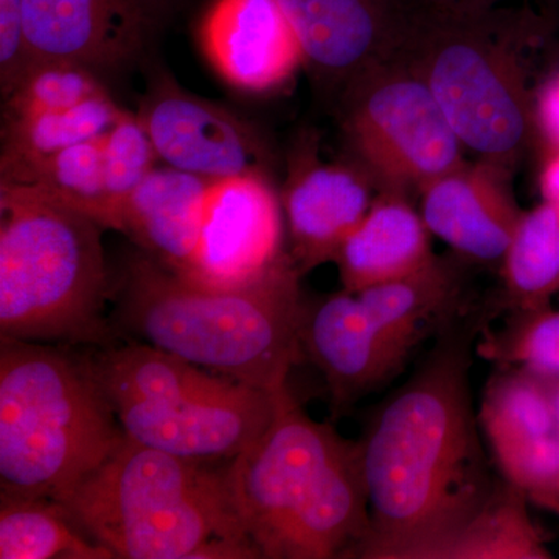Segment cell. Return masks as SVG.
Returning <instances> with one entry per match:
<instances>
[{"mask_svg":"<svg viewBox=\"0 0 559 559\" xmlns=\"http://www.w3.org/2000/svg\"><path fill=\"white\" fill-rule=\"evenodd\" d=\"M471 341L463 325L441 331L429 358L364 430L371 527L348 558L381 559L390 547L473 513L498 487L474 412Z\"/></svg>","mask_w":559,"mask_h":559,"instance_id":"cell-1","label":"cell"},{"mask_svg":"<svg viewBox=\"0 0 559 559\" xmlns=\"http://www.w3.org/2000/svg\"><path fill=\"white\" fill-rule=\"evenodd\" d=\"M289 252L266 275L237 289L197 285L142 250L114 282L109 319L124 341L193 362L213 373L277 393L300 362L305 299Z\"/></svg>","mask_w":559,"mask_h":559,"instance_id":"cell-2","label":"cell"},{"mask_svg":"<svg viewBox=\"0 0 559 559\" xmlns=\"http://www.w3.org/2000/svg\"><path fill=\"white\" fill-rule=\"evenodd\" d=\"M235 503L264 559L348 558L371 527L359 441L316 421L288 390L259 439L230 460Z\"/></svg>","mask_w":559,"mask_h":559,"instance_id":"cell-3","label":"cell"},{"mask_svg":"<svg viewBox=\"0 0 559 559\" xmlns=\"http://www.w3.org/2000/svg\"><path fill=\"white\" fill-rule=\"evenodd\" d=\"M503 3L414 5L403 57L463 146L513 171L538 128L525 50L543 24Z\"/></svg>","mask_w":559,"mask_h":559,"instance_id":"cell-4","label":"cell"},{"mask_svg":"<svg viewBox=\"0 0 559 559\" xmlns=\"http://www.w3.org/2000/svg\"><path fill=\"white\" fill-rule=\"evenodd\" d=\"M106 227L40 191L0 180V340L108 347L123 342L103 249Z\"/></svg>","mask_w":559,"mask_h":559,"instance_id":"cell-5","label":"cell"},{"mask_svg":"<svg viewBox=\"0 0 559 559\" xmlns=\"http://www.w3.org/2000/svg\"><path fill=\"white\" fill-rule=\"evenodd\" d=\"M0 487L62 502L124 439L84 355L0 340Z\"/></svg>","mask_w":559,"mask_h":559,"instance_id":"cell-6","label":"cell"},{"mask_svg":"<svg viewBox=\"0 0 559 559\" xmlns=\"http://www.w3.org/2000/svg\"><path fill=\"white\" fill-rule=\"evenodd\" d=\"M60 503L116 558L194 559L218 539L253 547L235 503L229 466L216 469L205 460L143 447L127 436Z\"/></svg>","mask_w":559,"mask_h":559,"instance_id":"cell-7","label":"cell"},{"mask_svg":"<svg viewBox=\"0 0 559 559\" xmlns=\"http://www.w3.org/2000/svg\"><path fill=\"white\" fill-rule=\"evenodd\" d=\"M84 358L128 439L205 462L240 455L288 390L252 388L139 341L92 347Z\"/></svg>","mask_w":559,"mask_h":559,"instance_id":"cell-8","label":"cell"},{"mask_svg":"<svg viewBox=\"0 0 559 559\" xmlns=\"http://www.w3.org/2000/svg\"><path fill=\"white\" fill-rule=\"evenodd\" d=\"M341 116L356 164L380 191H421L465 164V146L403 53L345 87Z\"/></svg>","mask_w":559,"mask_h":559,"instance_id":"cell-9","label":"cell"},{"mask_svg":"<svg viewBox=\"0 0 559 559\" xmlns=\"http://www.w3.org/2000/svg\"><path fill=\"white\" fill-rule=\"evenodd\" d=\"M283 245L285 213L267 175L212 180L200 241L182 278L207 288H246L288 255Z\"/></svg>","mask_w":559,"mask_h":559,"instance_id":"cell-10","label":"cell"},{"mask_svg":"<svg viewBox=\"0 0 559 559\" xmlns=\"http://www.w3.org/2000/svg\"><path fill=\"white\" fill-rule=\"evenodd\" d=\"M138 116L168 167L207 180L266 175L267 148L259 131L234 110L183 90L170 73L151 76Z\"/></svg>","mask_w":559,"mask_h":559,"instance_id":"cell-11","label":"cell"},{"mask_svg":"<svg viewBox=\"0 0 559 559\" xmlns=\"http://www.w3.org/2000/svg\"><path fill=\"white\" fill-rule=\"evenodd\" d=\"M322 83L345 91L353 81L400 57L409 38V0H278Z\"/></svg>","mask_w":559,"mask_h":559,"instance_id":"cell-12","label":"cell"},{"mask_svg":"<svg viewBox=\"0 0 559 559\" xmlns=\"http://www.w3.org/2000/svg\"><path fill=\"white\" fill-rule=\"evenodd\" d=\"M316 139L304 135L289 159L282 200L289 255L301 277L336 260L373 202V180L358 164H331L319 157Z\"/></svg>","mask_w":559,"mask_h":559,"instance_id":"cell-13","label":"cell"},{"mask_svg":"<svg viewBox=\"0 0 559 559\" xmlns=\"http://www.w3.org/2000/svg\"><path fill=\"white\" fill-rule=\"evenodd\" d=\"M154 9L150 0H22L31 66L68 61L98 73L130 64Z\"/></svg>","mask_w":559,"mask_h":559,"instance_id":"cell-14","label":"cell"},{"mask_svg":"<svg viewBox=\"0 0 559 559\" xmlns=\"http://www.w3.org/2000/svg\"><path fill=\"white\" fill-rule=\"evenodd\" d=\"M301 352L325 378L334 417L400 373L409 355L378 329L358 294L305 299Z\"/></svg>","mask_w":559,"mask_h":559,"instance_id":"cell-15","label":"cell"},{"mask_svg":"<svg viewBox=\"0 0 559 559\" xmlns=\"http://www.w3.org/2000/svg\"><path fill=\"white\" fill-rule=\"evenodd\" d=\"M198 39L221 79L249 94L280 90L305 66L299 38L278 0H213Z\"/></svg>","mask_w":559,"mask_h":559,"instance_id":"cell-16","label":"cell"},{"mask_svg":"<svg viewBox=\"0 0 559 559\" xmlns=\"http://www.w3.org/2000/svg\"><path fill=\"white\" fill-rule=\"evenodd\" d=\"M511 173L480 159L428 183L419 191V213L430 235L447 242L459 259L502 264L524 215L511 190Z\"/></svg>","mask_w":559,"mask_h":559,"instance_id":"cell-17","label":"cell"},{"mask_svg":"<svg viewBox=\"0 0 559 559\" xmlns=\"http://www.w3.org/2000/svg\"><path fill=\"white\" fill-rule=\"evenodd\" d=\"M210 182L168 165L154 168L124 202L117 231L183 277L200 241Z\"/></svg>","mask_w":559,"mask_h":559,"instance_id":"cell-18","label":"cell"},{"mask_svg":"<svg viewBox=\"0 0 559 559\" xmlns=\"http://www.w3.org/2000/svg\"><path fill=\"white\" fill-rule=\"evenodd\" d=\"M528 500L506 480L473 513L447 527L390 547L381 559H549Z\"/></svg>","mask_w":559,"mask_h":559,"instance_id":"cell-19","label":"cell"},{"mask_svg":"<svg viewBox=\"0 0 559 559\" xmlns=\"http://www.w3.org/2000/svg\"><path fill=\"white\" fill-rule=\"evenodd\" d=\"M429 235L407 194L381 191L334 260L342 288L358 294L421 270L436 259Z\"/></svg>","mask_w":559,"mask_h":559,"instance_id":"cell-20","label":"cell"},{"mask_svg":"<svg viewBox=\"0 0 559 559\" xmlns=\"http://www.w3.org/2000/svg\"><path fill=\"white\" fill-rule=\"evenodd\" d=\"M462 274L454 260L437 257L421 270L358 293L378 329L411 355L433 331L459 316Z\"/></svg>","mask_w":559,"mask_h":559,"instance_id":"cell-21","label":"cell"},{"mask_svg":"<svg viewBox=\"0 0 559 559\" xmlns=\"http://www.w3.org/2000/svg\"><path fill=\"white\" fill-rule=\"evenodd\" d=\"M114 559L62 503L0 492V559Z\"/></svg>","mask_w":559,"mask_h":559,"instance_id":"cell-22","label":"cell"},{"mask_svg":"<svg viewBox=\"0 0 559 559\" xmlns=\"http://www.w3.org/2000/svg\"><path fill=\"white\" fill-rule=\"evenodd\" d=\"M121 109L109 92L73 108L5 119L0 176L86 140L102 138Z\"/></svg>","mask_w":559,"mask_h":559,"instance_id":"cell-23","label":"cell"},{"mask_svg":"<svg viewBox=\"0 0 559 559\" xmlns=\"http://www.w3.org/2000/svg\"><path fill=\"white\" fill-rule=\"evenodd\" d=\"M500 266L507 310L549 305L559 293V210L543 202L524 212Z\"/></svg>","mask_w":559,"mask_h":559,"instance_id":"cell-24","label":"cell"},{"mask_svg":"<svg viewBox=\"0 0 559 559\" xmlns=\"http://www.w3.org/2000/svg\"><path fill=\"white\" fill-rule=\"evenodd\" d=\"M479 423L488 444L557 432L550 381L521 367H502L484 390Z\"/></svg>","mask_w":559,"mask_h":559,"instance_id":"cell-25","label":"cell"},{"mask_svg":"<svg viewBox=\"0 0 559 559\" xmlns=\"http://www.w3.org/2000/svg\"><path fill=\"white\" fill-rule=\"evenodd\" d=\"M102 138L58 151L20 170L0 176V180L32 187L51 200L91 216L110 230Z\"/></svg>","mask_w":559,"mask_h":559,"instance_id":"cell-26","label":"cell"},{"mask_svg":"<svg viewBox=\"0 0 559 559\" xmlns=\"http://www.w3.org/2000/svg\"><path fill=\"white\" fill-rule=\"evenodd\" d=\"M477 353L499 367H521L559 380V311L549 305L511 310L502 329L485 331Z\"/></svg>","mask_w":559,"mask_h":559,"instance_id":"cell-27","label":"cell"},{"mask_svg":"<svg viewBox=\"0 0 559 559\" xmlns=\"http://www.w3.org/2000/svg\"><path fill=\"white\" fill-rule=\"evenodd\" d=\"M97 73L68 61L33 62L5 97V119L79 106L106 94Z\"/></svg>","mask_w":559,"mask_h":559,"instance_id":"cell-28","label":"cell"},{"mask_svg":"<svg viewBox=\"0 0 559 559\" xmlns=\"http://www.w3.org/2000/svg\"><path fill=\"white\" fill-rule=\"evenodd\" d=\"M102 151L109 201V227L117 230L124 202L156 168L159 156L138 114L124 109L109 131L103 134Z\"/></svg>","mask_w":559,"mask_h":559,"instance_id":"cell-29","label":"cell"},{"mask_svg":"<svg viewBox=\"0 0 559 559\" xmlns=\"http://www.w3.org/2000/svg\"><path fill=\"white\" fill-rule=\"evenodd\" d=\"M502 479L528 503L559 516V436L489 444Z\"/></svg>","mask_w":559,"mask_h":559,"instance_id":"cell-30","label":"cell"},{"mask_svg":"<svg viewBox=\"0 0 559 559\" xmlns=\"http://www.w3.org/2000/svg\"><path fill=\"white\" fill-rule=\"evenodd\" d=\"M31 68L22 0H0V86L3 97Z\"/></svg>","mask_w":559,"mask_h":559,"instance_id":"cell-31","label":"cell"},{"mask_svg":"<svg viewBox=\"0 0 559 559\" xmlns=\"http://www.w3.org/2000/svg\"><path fill=\"white\" fill-rule=\"evenodd\" d=\"M536 127L550 143L551 150L559 148V75L544 84L535 100Z\"/></svg>","mask_w":559,"mask_h":559,"instance_id":"cell-32","label":"cell"},{"mask_svg":"<svg viewBox=\"0 0 559 559\" xmlns=\"http://www.w3.org/2000/svg\"><path fill=\"white\" fill-rule=\"evenodd\" d=\"M540 193L544 202L559 210V148L551 150L540 173Z\"/></svg>","mask_w":559,"mask_h":559,"instance_id":"cell-33","label":"cell"},{"mask_svg":"<svg viewBox=\"0 0 559 559\" xmlns=\"http://www.w3.org/2000/svg\"><path fill=\"white\" fill-rule=\"evenodd\" d=\"M414 5H474V3H500L509 0H409Z\"/></svg>","mask_w":559,"mask_h":559,"instance_id":"cell-34","label":"cell"},{"mask_svg":"<svg viewBox=\"0 0 559 559\" xmlns=\"http://www.w3.org/2000/svg\"><path fill=\"white\" fill-rule=\"evenodd\" d=\"M154 7L159 5V3L170 2V0H150Z\"/></svg>","mask_w":559,"mask_h":559,"instance_id":"cell-35","label":"cell"},{"mask_svg":"<svg viewBox=\"0 0 559 559\" xmlns=\"http://www.w3.org/2000/svg\"><path fill=\"white\" fill-rule=\"evenodd\" d=\"M557 73H558V75H559V69H558V72H557Z\"/></svg>","mask_w":559,"mask_h":559,"instance_id":"cell-36","label":"cell"}]
</instances>
